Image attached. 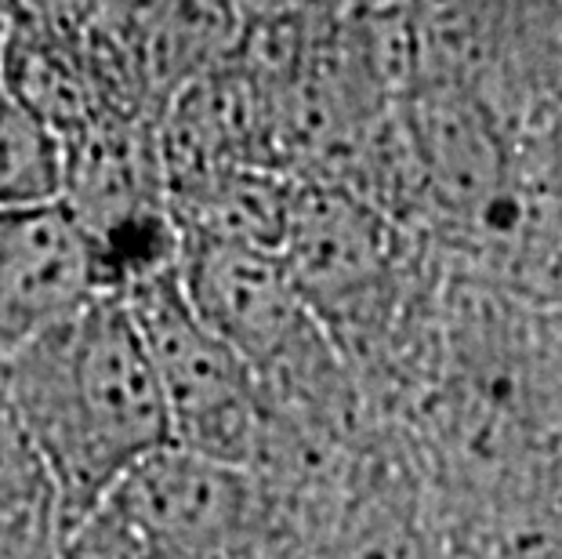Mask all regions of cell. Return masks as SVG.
<instances>
[{
	"mask_svg": "<svg viewBox=\"0 0 562 559\" xmlns=\"http://www.w3.org/2000/svg\"><path fill=\"white\" fill-rule=\"evenodd\" d=\"M0 392L52 472L63 534L171 444L157 371L121 294H94L4 356Z\"/></svg>",
	"mask_w": 562,
	"mask_h": 559,
	"instance_id": "1",
	"label": "cell"
},
{
	"mask_svg": "<svg viewBox=\"0 0 562 559\" xmlns=\"http://www.w3.org/2000/svg\"><path fill=\"white\" fill-rule=\"evenodd\" d=\"M121 299L157 371L171 444L247 469L266 425V392L255 371L196 316L178 269Z\"/></svg>",
	"mask_w": 562,
	"mask_h": 559,
	"instance_id": "2",
	"label": "cell"
},
{
	"mask_svg": "<svg viewBox=\"0 0 562 559\" xmlns=\"http://www.w3.org/2000/svg\"><path fill=\"white\" fill-rule=\"evenodd\" d=\"M182 291L261 389H313L327 367L319 320L269 247L186 236Z\"/></svg>",
	"mask_w": 562,
	"mask_h": 559,
	"instance_id": "3",
	"label": "cell"
},
{
	"mask_svg": "<svg viewBox=\"0 0 562 559\" xmlns=\"http://www.w3.org/2000/svg\"><path fill=\"white\" fill-rule=\"evenodd\" d=\"M277 255L286 277L327 327H367L389 309L400 233L389 211L330 178L291 186Z\"/></svg>",
	"mask_w": 562,
	"mask_h": 559,
	"instance_id": "4",
	"label": "cell"
},
{
	"mask_svg": "<svg viewBox=\"0 0 562 559\" xmlns=\"http://www.w3.org/2000/svg\"><path fill=\"white\" fill-rule=\"evenodd\" d=\"M244 472L229 461L167 444L124 472L88 519L116 527L124 541L153 552H203L240 519Z\"/></svg>",
	"mask_w": 562,
	"mask_h": 559,
	"instance_id": "5",
	"label": "cell"
},
{
	"mask_svg": "<svg viewBox=\"0 0 562 559\" xmlns=\"http://www.w3.org/2000/svg\"><path fill=\"white\" fill-rule=\"evenodd\" d=\"M94 294L88 241L63 200L0 208V360Z\"/></svg>",
	"mask_w": 562,
	"mask_h": 559,
	"instance_id": "6",
	"label": "cell"
},
{
	"mask_svg": "<svg viewBox=\"0 0 562 559\" xmlns=\"http://www.w3.org/2000/svg\"><path fill=\"white\" fill-rule=\"evenodd\" d=\"M58 534L55 480L0 392V559H37Z\"/></svg>",
	"mask_w": 562,
	"mask_h": 559,
	"instance_id": "7",
	"label": "cell"
},
{
	"mask_svg": "<svg viewBox=\"0 0 562 559\" xmlns=\"http://www.w3.org/2000/svg\"><path fill=\"white\" fill-rule=\"evenodd\" d=\"M19 11L0 0V44ZM63 193V146L0 74V208L47 204Z\"/></svg>",
	"mask_w": 562,
	"mask_h": 559,
	"instance_id": "8",
	"label": "cell"
},
{
	"mask_svg": "<svg viewBox=\"0 0 562 559\" xmlns=\"http://www.w3.org/2000/svg\"><path fill=\"white\" fill-rule=\"evenodd\" d=\"M19 15L47 22L55 30H83L99 0H11Z\"/></svg>",
	"mask_w": 562,
	"mask_h": 559,
	"instance_id": "9",
	"label": "cell"
}]
</instances>
